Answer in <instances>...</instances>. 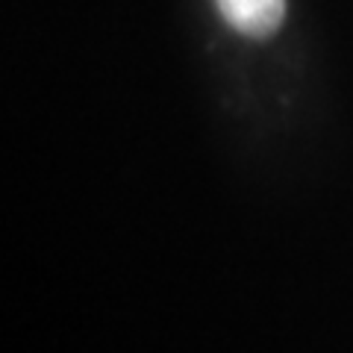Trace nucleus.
<instances>
[{
	"label": "nucleus",
	"mask_w": 353,
	"mask_h": 353,
	"mask_svg": "<svg viewBox=\"0 0 353 353\" xmlns=\"http://www.w3.org/2000/svg\"><path fill=\"white\" fill-rule=\"evenodd\" d=\"M218 9L241 36L265 39L283 24L285 0H218Z\"/></svg>",
	"instance_id": "obj_1"
}]
</instances>
